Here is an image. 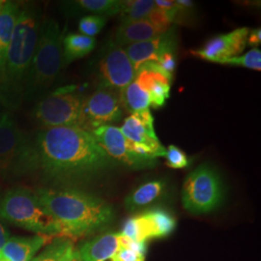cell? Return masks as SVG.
Segmentation results:
<instances>
[{
    "mask_svg": "<svg viewBox=\"0 0 261 261\" xmlns=\"http://www.w3.org/2000/svg\"><path fill=\"white\" fill-rule=\"evenodd\" d=\"M168 184L164 179H154L140 184L125 198V208L130 212L148 209L165 196Z\"/></svg>",
    "mask_w": 261,
    "mask_h": 261,
    "instance_id": "cell-18",
    "label": "cell"
},
{
    "mask_svg": "<svg viewBox=\"0 0 261 261\" xmlns=\"http://www.w3.org/2000/svg\"><path fill=\"white\" fill-rule=\"evenodd\" d=\"M35 193L60 225L63 237L90 235L113 221V209L107 201L75 187H41Z\"/></svg>",
    "mask_w": 261,
    "mask_h": 261,
    "instance_id": "cell-2",
    "label": "cell"
},
{
    "mask_svg": "<svg viewBox=\"0 0 261 261\" xmlns=\"http://www.w3.org/2000/svg\"><path fill=\"white\" fill-rule=\"evenodd\" d=\"M136 79L149 94L150 107L157 110L165 106L169 98L171 82L156 62H146L140 66Z\"/></svg>",
    "mask_w": 261,
    "mask_h": 261,
    "instance_id": "cell-15",
    "label": "cell"
},
{
    "mask_svg": "<svg viewBox=\"0 0 261 261\" xmlns=\"http://www.w3.org/2000/svg\"><path fill=\"white\" fill-rule=\"evenodd\" d=\"M121 5L120 0H73L61 3L63 13L70 17L95 15L107 19L118 15Z\"/></svg>",
    "mask_w": 261,
    "mask_h": 261,
    "instance_id": "cell-19",
    "label": "cell"
},
{
    "mask_svg": "<svg viewBox=\"0 0 261 261\" xmlns=\"http://www.w3.org/2000/svg\"><path fill=\"white\" fill-rule=\"evenodd\" d=\"M250 29L240 28L228 33L219 34L211 38L205 45L191 54L206 61L221 64L224 60L239 56L247 46Z\"/></svg>",
    "mask_w": 261,
    "mask_h": 261,
    "instance_id": "cell-13",
    "label": "cell"
},
{
    "mask_svg": "<svg viewBox=\"0 0 261 261\" xmlns=\"http://www.w3.org/2000/svg\"><path fill=\"white\" fill-rule=\"evenodd\" d=\"M44 235L15 236L0 250V261H31L47 243Z\"/></svg>",
    "mask_w": 261,
    "mask_h": 261,
    "instance_id": "cell-17",
    "label": "cell"
},
{
    "mask_svg": "<svg viewBox=\"0 0 261 261\" xmlns=\"http://www.w3.org/2000/svg\"><path fill=\"white\" fill-rule=\"evenodd\" d=\"M63 37L56 20L42 19L25 86L24 103H37L57 84L65 68L62 54Z\"/></svg>",
    "mask_w": 261,
    "mask_h": 261,
    "instance_id": "cell-4",
    "label": "cell"
},
{
    "mask_svg": "<svg viewBox=\"0 0 261 261\" xmlns=\"http://www.w3.org/2000/svg\"><path fill=\"white\" fill-rule=\"evenodd\" d=\"M224 183L217 169L203 164L187 176L182 188V203L194 215L208 214L222 205Z\"/></svg>",
    "mask_w": 261,
    "mask_h": 261,
    "instance_id": "cell-6",
    "label": "cell"
},
{
    "mask_svg": "<svg viewBox=\"0 0 261 261\" xmlns=\"http://www.w3.org/2000/svg\"><path fill=\"white\" fill-rule=\"evenodd\" d=\"M21 5L15 1H2L0 6V71L15 32Z\"/></svg>",
    "mask_w": 261,
    "mask_h": 261,
    "instance_id": "cell-21",
    "label": "cell"
},
{
    "mask_svg": "<svg viewBox=\"0 0 261 261\" xmlns=\"http://www.w3.org/2000/svg\"><path fill=\"white\" fill-rule=\"evenodd\" d=\"M247 44L251 47L256 48L257 46L261 44V29L260 28H253L249 31V35L247 39Z\"/></svg>",
    "mask_w": 261,
    "mask_h": 261,
    "instance_id": "cell-32",
    "label": "cell"
},
{
    "mask_svg": "<svg viewBox=\"0 0 261 261\" xmlns=\"http://www.w3.org/2000/svg\"><path fill=\"white\" fill-rule=\"evenodd\" d=\"M176 227V219L162 207H153L134 215L126 221L121 233L134 242L167 237Z\"/></svg>",
    "mask_w": 261,
    "mask_h": 261,
    "instance_id": "cell-10",
    "label": "cell"
},
{
    "mask_svg": "<svg viewBox=\"0 0 261 261\" xmlns=\"http://www.w3.org/2000/svg\"><path fill=\"white\" fill-rule=\"evenodd\" d=\"M163 32L155 28L149 20L141 19L136 21L121 22L116 29L113 41L122 47L147 41L162 35Z\"/></svg>",
    "mask_w": 261,
    "mask_h": 261,
    "instance_id": "cell-20",
    "label": "cell"
},
{
    "mask_svg": "<svg viewBox=\"0 0 261 261\" xmlns=\"http://www.w3.org/2000/svg\"><path fill=\"white\" fill-rule=\"evenodd\" d=\"M0 220L37 235L62 237L60 225L27 187H14L0 197Z\"/></svg>",
    "mask_w": 261,
    "mask_h": 261,
    "instance_id": "cell-5",
    "label": "cell"
},
{
    "mask_svg": "<svg viewBox=\"0 0 261 261\" xmlns=\"http://www.w3.org/2000/svg\"><path fill=\"white\" fill-rule=\"evenodd\" d=\"M30 135L8 113L0 116V175H19V168L29 145Z\"/></svg>",
    "mask_w": 261,
    "mask_h": 261,
    "instance_id": "cell-11",
    "label": "cell"
},
{
    "mask_svg": "<svg viewBox=\"0 0 261 261\" xmlns=\"http://www.w3.org/2000/svg\"><path fill=\"white\" fill-rule=\"evenodd\" d=\"M98 86L121 91L136 77V70L124 47L113 39L108 40L101 49L97 64Z\"/></svg>",
    "mask_w": 261,
    "mask_h": 261,
    "instance_id": "cell-8",
    "label": "cell"
},
{
    "mask_svg": "<svg viewBox=\"0 0 261 261\" xmlns=\"http://www.w3.org/2000/svg\"><path fill=\"white\" fill-rule=\"evenodd\" d=\"M112 164L90 132L47 128L30 135L19 175L38 173L49 187H74L103 174Z\"/></svg>",
    "mask_w": 261,
    "mask_h": 261,
    "instance_id": "cell-1",
    "label": "cell"
},
{
    "mask_svg": "<svg viewBox=\"0 0 261 261\" xmlns=\"http://www.w3.org/2000/svg\"><path fill=\"white\" fill-rule=\"evenodd\" d=\"M120 96L124 111L130 114L150 108L149 94L136 77L128 86L122 89Z\"/></svg>",
    "mask_w": 261,
    "mask_h": 261,
    "instance_id": "cell-24",
    "label": "cell"
},
{
    "mask_svg": "<svg viewBox=\"0 0 261 261\" xmlns=\"http://www.w3.org/2000/svg\"><path fill=\"white\" fill-rule=\"evenodd\" d=\"M221 64L224 65L239 66L254 71H261V50L259 48H252V50L242 56H235L226 59Z\"/></svg>",
    "mask_w": 261,
    "mask_h": 261,
    "instance_id": "cell-27",
    "label": "cell"
},
{
    "mask_svg": "<svg viewBox=\"0 0 261 261\" xmlns=\"http://www.w3.org/2000/svg\"><path fill=\"white\" fill-rule=\"evenodd\" d=\"M126 239L121 232H107L91 238L77 248L81 261H116V252Z\"/></svg>",
    "mask_w": 261,
    "mask_h": 261,
    "instance_id": "cell-16",
    "label": "cell"
},
{
    "mask_svg": "<svg viewBox=\"0 0 261 261\" xmlns=\"http://www.w3.org/2000/svg\"><path fill=\"white\" fill-rule=\"evenodd\" d=\"M54 261H81L79 250L72 242Z\"/></svg>",
    "mask_w": 261,
    "mask_h": 261,
    "instance_id": "cell-31",
    "label": "cell"
},
{
    "mask_svg": "<svg viewBox=\"0 0 261 261\" xmlns=\"http://www.w3.org/2000/svg\"><path fill=\"white\" fill-rule=\"evenodd\" d=\"M96 39L81 33H69L62 40V54L64 67L77 59L88 56L96 47Z\"/></svg>",
    "mask_w": 261,
    "mask_h": 261,
    "instance_id": "cell-23",
    "label": "cell"
},
{
    "mask_svg": "<svg viewBox=\"0 0 261 261\" xmlns=\"http://www.w3.org/2000/svg\"><path fill=\"white\" fill-rule=\"evenodd\" d=\"M72 243L64 237H56L54 241L48 243L47 247L31 261H54L56 257L64 252L66 248Z\"/></svg>",
    "mask_w": 261,
    "mask_h": 261,
    "instance_id": "cell-29",
    "label": "cell"
},
{
    "mask_svg": "<svg viewBox=\"0 0 261 261\" xmlns=\"http://www.w3.org/2000/svg\"><path fill=\"white\" fill-rule=\"evenodd\" d=\"M154 3L157 8L164 11H172L176 8V3L172 0H156Z\"/></svg>",
    "mask_w": 261,
    "mask_h": 261,
    "instance_id": "cell-34",
    "label": "cell"
},
{
    "mask_svg": "<svg viewBox=\"0 0 261 261\" xmlns=\"http://www.w3.org/2000/svg\"><path fill=\"white\" fill-rule=\"evenodd\" d=\"M165 157L167 158V165L169 168L181 169L189 166V158L186 153L176 145H169L168 149H166Z\"/></svg>",
    "mask_w": 261,
    "mask_h": 261,
    "instance_id": "cell-30",
    "label": "cell"
},
{
    "mask_svg": "<svg viewBox=\"0 0 261 261\" xmlns=\"http://www.w3.org/2000/svg\"><path fill=\"white\" fill-rule=\"evenodd\" d=\"M91 134L112 163H117L130 169L153 168L157 165V160L141 158L132 152L128 140L122 134L120 128L114 125L99 127Z\"/></svg>",
    "mask_w": 261,
    "mask_h": 261,
    "instance_id": "cell-12",
    "label": "cell"
},
{
    "mask_svg": "<svg viewBox=\"0 0 261 261\" xmlns=\"http://www.w3.org/2000/svg\"><path fill=\"white\" fill-rule=\"evenodd\" d=\"M84 98L72 92L49 93L32 110L33 119L41 129L77 127L82 129Z\"/></svg>",
    "mask_w": 261,
    "mask_h": 261,
    "instance_id": "cell-7",
    "label": "cell"
},
{
    "mask_svg": "<svg viewBox=\"0 0 261 261\" xmlns=\"http://www.w3.org/2000/svg\"><path fill=\"white\" fill-rule=\"evenodd\" d=\"M147 243L134 242L128 238L116 252V261H145Z\"/></svg>",
    "mask_w": 261,
    "mask_h": 261,
    "instance_id": "cell-26",
    "label": "cell"
},
{
    "mask_svg": "<svg viewBox=\"0 0 261 261\" xmlns=\"http://www.w3.org/2000/svg\"><path fill=\"white\" fill-rule=\"evenodd\" d=\"M156 6L152 0H124L120 10L121 22L147 19Z\"/></svg>",
    "mask_w": 261,
    "mask_h": 261,
    "instance_id": "cell-25",
    "label": "cell"
},
{
    "mask_svg": "<svg viewBox=\"0 0 261 261\" xmlns=\"http://www.w3.org/2000/svg\"><path fill=\"white\" fill-rule=\"evenodd\" d=\"M164 33L158 37L150 39L140 43H136L124 47L130 62L134 66L136 73L141 65L146 62H157L159 56L163 49Z\"/></svg>",
    "mask_w": 261,
    "mask_h": 261,
    "instance_id": "cell-22",
    "label": "cell"
},
{
    "mask_svg": "<svg viewBox=\"0 0 261 261\" xmlns=\"http://www.w3.org/2000/svg\"><path fill=\"white\" fill-rule=\"evenodd\" d=\"M120 130L130 143L148 147L158 158L165 157L166 148L155 133L154 117L149 109L132 113L125 119Z\"/></svg>",
    "mask_w": 261,
    "mask_h": 261,
    "instance_id": "cell-14",
    "label": "cell"
},
{
    "mask_svg": "<svg viewBox=\"0 0 261 261\" xmlns=\"http://www.w3.org/2000/svg\"><path fill=\"white\" fill-rule=\"evenodd\" d=\"M11 232L8 229V226L5 224V222H3L2 220H0V250L3 248V246L8 242L10 238H11Z\"/></svg>",
    "mask_w": 261,
    "mask_h": 261,
    "instance_id": "cell-33",
    "label": "cell"
},
{
    "mask_svg": "<svg viewBox=\"0 0 261 261\" xmlns=\"http://www.w3.org/2000/svg\"><path fill=\"white\" fill-rule=\"evenodd\" d=\"M108 19L101 16H84L79 21V30L81 34L94 38L98 35L107 24Z\"/></svg>",
    "mask_w": 261,
    "mask_h": 261,
    "instance_id": "cell-28",
    "label": "cell"
},
{
    "mask_svg": "<svg viewBox=\"0 0 261 261\" xmlns=\"http://www.w3.org/2000/svg\"><path fill=\"white\" fill-rule=\"evenodd\" d=\"M124 109L120 91L100 87L84 99L82 129L88 132L120 121Z\"/></svg>",
    "mask_w": 261,
    "mask_h": 261,
    "instance_id": "cell-9",
    "label": "cell"
},
{
    "mask_svg": "<svg viewBox=\"0 0 261 261\" xmlns=\"http://www.w3.org/2000/svg\"><path fill=\"white\" fill-rule=\"evenodd\" d=\"M41 12L32 4L21 5L7 55L0 71V103L12 111L24 103L30 66L37 46Z\"/></svg>",
    "mask_w": 261,
    "mask_h": 261,
    "instance_id": "cell-3",
    "label": "cell"
}]
</instances>
